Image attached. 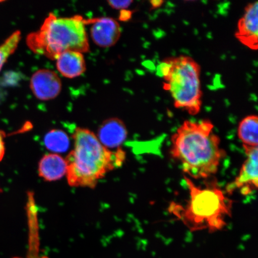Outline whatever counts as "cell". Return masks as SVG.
<instances>
[{
  "instance_id": "cell-11",
  "label": "cell",
  "mask_w": 258,
  "mask_h": 258,
  "mask_svg": "<svg viewBox=\"0 0 258 258\" xmlns=\"http://www.w3.org/2000/svg\"><path fill=\"white\" fill-rule=\"evenodd\" d=\"M56 69L68 79H74L82 76L86 70L83 53L76 51H68L60 54L56 59Z\"/></svg>"
},
{
  "instance_id": "cell-4",
  "label": "cell",
  "mask_w": 258,
  "mask_h": 258,
  "mask_svg": "<svg viewBox=\"0 0 258 258\" xmlns=\"http://www.w3.org/2000/svg\"><path fill=\"white\" fill-rule=\"evenodd\" d=\"M86 25L79 15L60 18L50 14L39 30L27 35L26 42L34 53L54 60L68 51L86 53L90 47Z\"/></svg>"
},
{
  "instance_id": "cell-15",
  "label": "cell",
  "mask_w": 258,
  "mask_h": 258,
  "mask_svg": "<svg viewBox=\"0 0 258 258\" xmlns=\"http://www.w3.org/2000/svg\"><path fill=\"white\" fill-rule=\"evenodd\" d=\"M21 40V32L16 31L0 44V72L9 58L15 52Z\"/></svg>"
},
{
  "instance_id": "cell-7",
  "label": "cell",
  "mask_w": 258,
  "mask_h": 258,
  "mask_svg": "<svg viewBox=\"0 0 258 258\" xmlns=\"http://www.w3.org/2000/svg\"><path fill=\"white\" fill-rule=\"evenodd\" d=\"M30 89L35 98L40 101H50L59 96L62 82L53 71L41 69L33 74L30 80Z\"/></svg>"
},
{
  "instance_id": "cell-16",
  "label": "cell",
  "mask_w": 258,
  "mask_h": 258,
  "mask_svg": "<svg viewBox=\"0 0 258 258\" xmlns=\"http://www.w3.org/2000/svg\"><path fill=\"white\" fill-rule=\"evenodd\" d=\"M107 2L112 9L124 11L130 7L134 2L129 0V1H108Z\"/></svg>"
},
{
  "instance_id": "cell-1",
  "label": "cell",
  "mask_w": 258,
  "mask_h": 258,
  "mask_svg": "<svg viewBox=\"0 0 258 258\" xmlns=\"http://www.w3.org/2000/svg\"><path fill=\"white\" fill-rule=\"evenodd\" d=\"M170 153L183 172L194 179H207L217 173L225 151L209 120H186L171 138Z\"/></svg>"
},
{
  "instance_id": "cell-13",
  "label": "cell",
  "mask_w": 258,
  "mask_h": 258,
  "mask_svg": "<svg viewBox=\"0 0 258 258\" xmlns=\"http://www.w3.org/2000/svg\"><path fill=\"white\" fill-rule=\"evenodd\" d=\"M238 136L243 147H257L258 117L256 115H248L240 122Z\"/></svg>"
},
{
  "instance_id": "cell-12",
  "label": "cell",
  "mask_w": 258,
  "mask_h": 258,
  "mask_svg": "<svg viewBox=\"0 0 258 258\" xmlns=\"http://www.w3.org/2000/svg\"><path fill=\"white\" fill-rule=\"evenodd\" d=\"M67 172V161L57 154L45 155L38 164L39 176L46 181H56L66 175Z\"/></svg>"
},
{
  "instance_id": "cell-17",
  "label": "cell",
  "mask_w": 258,
  "mask_h": 258,
  "mask_svg": "<svg viewBox=\"0 0 258 258\" xmlns=\"http://www.w3.org/2000/svg\"><path fill=\"white\" fill-rule=\"evenodd\" d=\"M6 132L2 130H0V162L5 157L6 147L5 139L6 137Z\"/></svg>"
},
{
  "instance_id": "cell-20",
  "label": "cell",
  "mask_w": 258,
  "mask_h": 258,
  "mask_svg": "<svg viewBox=\"0 0 258 258\" xmlns=\"http://www.w3.org/2000/svg\"><path fill=\"white\" fill-rule=\"evenodd\" d=\"M36 248H34L32 247H30V254H29V256L28 258H40L38 256V254L37 252H35V249ZM14 258H22V257H14Z\"/></svg>"
},
{
  "instance_id": "cell-3",
  "label": "cell",
  "mask_w": 258,
  "mask_h": 258,
  "mask_svg": "<svg viewBox=\"0 0 258 258\" xmlns=\"http://www.w3.org/2000/svg\"><path fill=\"white\" fill-rule=\"evenodd\" d=\"M189 198L184 206L171 203L169 211L191 231L222 230L231 217L232 201L215 185L206 188L196 186L184 176Z\"/></svg>"
},
{
  "instance_id": "cell-9",
  "label": "cell",
  "mask_w": 258,
  "mask_h": 258,
  "mask_svg": "<svg viewBox=\"0 0 258 258\" xmlns=\"http://www.w3.org/2000/svg\"><path fill=\"white\" fill-rule=\"evenodd\" d=\"M86 24H92L90 36L97 46L107 48L114 46L120 40V25L112 18L103 17L86 20Z\"/></svg>"
},
{
  "instance_id": "cell-2",
  "label": "cell",
  "mask_w": 258,
  "mask_h": 258,
  "mask_svg": "<svg viewBox=\"0 0 258 258\" xmlns=\"http://www.w3.org/2000/svg\"><path fill=\"white\" fill-rule=\"evenodd\" d=\"M73 138L74 149L66 159L70 186L95 188L100 179L124 163L123 150L113 151L106 148L88 128H77Z\"/></svg>"
},
{
  "instance_id": "cell-5",
  "label": "cell",
  "mask_w": 258,
  "mask_h": 258,
  "mask_svg": "<svg viewBox=\"0 0 258 258\" xmlns=\"http://www.w3.org/2000/svg\"><path fill=\"white\" fill-rule=\"evenodd\" d=\"M157 72L162 77L163 89L172 97L176 108L191 115L201 112V67L192 57L186 55L167 57L160 63Z\"/></svg>"
},
{
  "instance_id": "cell-6",
  "label": "cell",
  "mask_w": 258,
  "mask_h": 258,
  "mask_svg": "<svg viewBox=\"0 0 258 258\" xmlns=\"http://www.w3.org/2000/svg\"><path fill=\"white\" fill-rule=\"evenodd\" d=\"M247 158L242 165L239 174L226 187V192L232 195L235 191L248 196L255 191L258 186L257 147H243Z\"/></svg>"
},
{
  "instance_id": "cell-21",
  "label": "cell",
  "mask_w": 258,
  "mask_h": 258,
  "mask_svg": "<svg viewBox=\"0 0 258 258\" xmlns=\"http://www.w3.org/2000/svg\"><path fill=\"white\" fill-rule=\"evenodd\" d=\"M2 192V189L1 188H0V192Z\"/></svg>"
},
{
  "instance_id": "cell-18",
  "label": "cell",
  "mask_w": 258,
  "mask_h": 258,
  "mask_svg": "<svg viewBox=\"0 0 258 258\" xmlns=\"http://www.w3.org/2000/svg\"><path fill=\"white\" fill-rule=\"evenodd\" d=\"M132 16V12L127 11L126 10L121 11L120 15V20L125 21L128 20Z\"/></svg>"
},
{
  "instance_id": "cell-19",
  "label": "cell",
  "mask_w": 258,
  "mask_h": 258,
  "mask_svg": "<svg viewBox=\"0 0 258 258\" xmlns=\"http://www.w3.org/2000/svg\"><path fill=\"white\" fill-rule=\"evenodd\" d=\"M164 2L163 1H151L150 2L151 9H156L159 8L163 5Z\"/></svg>"
},
{
  "instance_id": "cell-14",
  "label": "cell",
  "mask_w": 258,
  "mask_h": 258,
  "mask_svg": "<svg viewBox=\"0 0 258 258\" xmlns=\"http://www.w3.org/2000/svg\"><path fill=\"white\" fill-rule=\"evenodd\" d=\"M44 143L48 150L56 154L66 152L70 147V141L66 132L60 129H53L44 137Z\"/></svg>"
},
{
  "instance_id": "cell-22",
  "label": "cell",
  "mask_w": 258,
  "mask_h": 258,
  "mask_svg": "<svg viewBox=\"0 0 258 258\" xmlns=\"http://www.w3.org/2000/svg\"><path fill=\"white\" fill-rule=\"evenodd\" d=\"M3 2H3V1H0V3H3Z\"/></svg>"
},
{
  "instance_id": "cell-10",
  "label": "cell",
  "mask_w": 258,
  "mask_h": 258,
  "mask_svg": "<svg viewBox=\"0 0 258 258\" xmlns=\"http://www.w3.org/2000/svg\"><path fill=\"white\" fill-rule=\"evenodd\" d=\"M127 135V129L124 122L120 119L114 117L102 122L96 136L101 143L108 149H119L126 140Z\"/></svg>"
},
{
  "instance_id": "cell-8",
  "label": "cell",
  "mask_w": 258,
  "mask_h": 258,
  "mask_svg": "<svg viewBox=\"0 0 258 258\" xmlns=\"http://www.w3.org/2000/svg\"><path fill=\"white\" fill-rule=\"evenodd\" d=\"M235 37L244 46L252 50L258 48V2L249 3L238 20Z\"/></svg>"
}]
</instances>
